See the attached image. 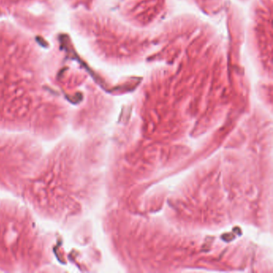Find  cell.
Segmentation results:
<instances>
[{"mask_svg":"<svg viewBox=\"0 0 273 273\" xmlns=\"http://www.w3.org/2000/svg\"><path fill=\"white\" fill-rule=\"evenodd\" d=\"M44 153L37 138L0 130V190L19 196Z\"/></svg>","mask_w":273,"mask_h":273,"instance_id":"obj_3","label":"cell"},{"mask_svg":"<svg viewBox=\"0 0 273 273\" xmlns=\"http://www.w3.org/2000/svg\"><path fill=\"white\" fill-rule=\"evenodd\" d=\"M81 148L63 138L44 153L19 196L35 214L61 225H71L82 213Z\"/></svg>","mask_w":273,"mask_h":273,"instance_id":"obj_1","label":"cell"},{"mask_svg":"<svg viewBox=\"0 0 273 273\" xmlns=\"http://www.w3.org/2000/svg\"><path fill=\"white\" fill-rule=\"evenodd\" d=\"M53 261L49 236L35 213L15 200H0V272H37Z\"/></svg>","mask_w":273,"mask_h":273,"instance_id":"obj_2","label":"cell"}]
</instances>
